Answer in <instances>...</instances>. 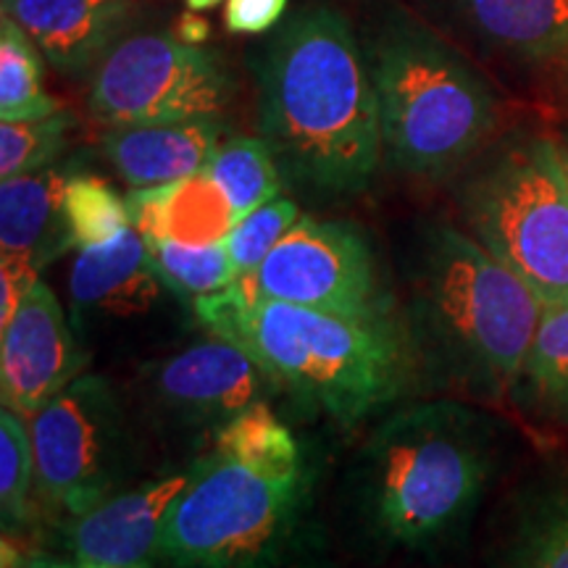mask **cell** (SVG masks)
Segmentation results:
<instances>
[{
    "instance_id": "obj_30",
    "label": "cell",
    "mask_w": 568,
    "mask_h": 568,
    "mask_svg": "<svg viewBox=\"0 0 568 568\" xmlns=\"http://www.w3.org/2000/svg\"><path fill=\"white\" fill-rule=\"evenodd\" d=\"M287 0H226V30L237 34H261L284 17Z\"/></svg>"
},
{
    "instance_id": "obj_26",
    "label": "cell",
    "mask_w": 568,
    "mask_h": 568,
    "mask_svg": "<svg viewBox=\"0 0 568 568\" xmlns=\"http://www.w3.org/2000/svg\"><path fill=\"white\" fill-rule=\"evenodd\" d=\"M34 450L24 418L3 408L0 414V510L3 537H13L32 521Z\"/></svg>"
},
{
    "instance_id": "obj_16",
    "label": "cell",
    "mask_w": 568,
    "mask_h": 568,
    "mask_svg": "<svg viewBox=\"0 0 568 568\" xmlns=\"http://www.w3.org/2000/svg\"><path fill=\"white\" fill-rule=\"evenodd\" d=\"M222 145L219 119L169 124L109 126L101 140L103 155L132 190L159 187L209 166Z\"/></svg>"
},
{
    "instance_id": "obj_8",
    "label": "cell",
    "mask_w": 568,
    "mask_h": 568,
    "mask_svg": "<svg viewBox=\"0 0 568 568\" xmlns=\"http://www.w3.org/2000/svg\"><path fill=\"white\" fill-rule=\"evenodd\" d=\"M232 92L230 71L203 45L145 32L116 42L98 63L88 109L105 126L193 122L219 119Z\"/></svg>"
},
{
    "instance_id": "obj_27",
    "label": "cell",
    "mask_w": 568,
    "mask_h": 568,
    "mask_svg": "<svg viewBox=\"0 0 568 568\" xmlns=\"http://www.w3.org/2000/svg\"><path fill=\"white\" fill-rule=\"evenodd\" d=\"M74 116L55 111L30 122H0V176L34 174L53 166L69 142Z\"/></svg>"
},
{
    "instance_id": "obj_13",
    "label": "cell",
    "mask_w": 568,
    "mask_h": 568,
    "mask_svg": "<svg viewBox=\"0 0 568 568\" xmlns=\"http://www.w3.org/2000/svg\"><path fill=\"white\" fill-rule=\"evenodd\" d=\"M88 366V353L74 337L63 305L45 282L21 303L0 329V397L3 408L30 418L67 389Z\"/></svg>"
},
{
    "instance_id": "obj_23",
    "label": "cell",
    "mask_w": 568,
    "mask_h": 568,
    "mask_svg": "<svg viewBox=\"0 0 568 568\" xmlns=\"http://www.w3.org/2000/svg\"><path fill=\"white\" fill-rule=\"evenodd\" d=\"M230 197L237 222L282 190L280 161L264 138H232L219 145L205 166Z\"/></svg>"
},
{
    "instance_id": "obj_24",
    "label": "cell",
    "mask_w": 568,
    "mask_h": 568,
    "mask_svg": "<svg viewBox=\"0 0 568 568\" xmlns=\"http://www.w3.org/2000/svg\"><path fill=\"white\" fill-rule=\"evenodd\" d=\"M155 268L172 295L195 297L222 293L240 280L224 243L182 245L172 240H145Z\"/></svg>"
},
{
    "instance_id": "obj_2",
    "label": "cell",
    "mask_w": 568,
    "mask_h": 568,
    "mask_svg": "<svg viewBox=\"0 0 568 568\" xmlns=\"http://www.w3.org/2000/svg\"><path fill=\"white\" fill-rule=\"evenodd\" d=\"M261 132L305 187L353 195L372 184L385 159L374 74L337 9H301L274 38L261 69Z\"/></svg>"
},
{
    "instance_id": "obj_22",
    "label": "cell",
    "mask_w": 568,
    "mask_h": 568,
    "mask_svg": "<svg viewBox=\"0 0 568 568\" xmlns=\"http://www.w3.org/2000/svg\"><path fill=\"white\" fill-rule=\"evenodd\" d=\"M61 111L42 88V53L30 34L0 13V122H30Z\"/></svg>"
},
{
    "instance_id": "obj_18",
    "label": "cell",
    "mask_w": 568,
    "mask_h": 568,
    "mask_svg": "<svg viewBox=\"0 0 568 568\" xmlns=\"http://www.w3.org/2000/svg\"><path fill=\"white\" fill-rule=\"evenodd\" d=\"M71 172L48 166L42 172L0 182V251L21 255L42 268L74 251L63 195Z\"/></svg>"
},
{
    "instance_id": "obj_28",
    "label": "cell",
    "mask_w": 568,
    "mask_h": 568,
    "mask_svg": "<svg viewBox=\"0 0 568 568\" xmlns=\"http://www.w3.org/2000/svg\"><path fill=\"white\" fill-rule=\"evenodd\" d=\"M297 219H301V211H297L295 201L280 195L240 219L224 240L226 251L237 266V274L247 276L264 264L266 255L280 245L284 234L293 230Z\"/></svg>"
},
{
    "instance_id": "obj_32",
    "label": "cell",
    "mask_w": 568,
    "mask_h": 568,
    "mask_svg": "<svg viewBox=\"0 0 568 568\" xmlns=\"http://www.w3.org/2000/svg\"><path fill=\"white\" fill-rule=\"evenodd\" d=\"M201 11H190L180 19V27H176V38L184 42H193V45H203L211 34V24L203 17H197Z\"/></svg>"
},
{
    "instance_id": "obj_17",
    "label": "cell",
    "mask_w": 568,
    "mask_h": 568,
    "mask_svg": "<svg viewBox=\"0 0 568 568\" xmlns=\"http://www.w3.org/2000/svg\"><path fill=\"white\" fill-rule=\"evenodd\" d=\"M126 209L132 226L145 240H172L182 245L224 243L237 224L230 197L205 169L159 187L132 190Z\"/></svg>"
},
{
    "instance_id": "obj_36",
    "label": "cell",
    "mask_w": 568,
    "mask_h": 568,
    "mask_svg": "<svg viewBox=\"0 0 568 568\" xmlns=\"http://www.w3.org/2000/svg\"><path fill=\"white\" fill-rule=\"evenodd\" d=\"M558 63H566V69H568V42H566L564 53H560V59H558Z\"/></svg>"
},
{
    "instance_id": "obj_1",
    "label": "cell",
    "mask_w": 568,
    "mask_h": 568,
    "mask_svg": "<svg viewBox=\"0 0 568 568\" xmlns=\"http://www.w3.org/2000/svg\"><path fill=\"white\" fill-rule=\"evenodd\" d=\"M308 464L268 400L213 435L159 539L161 568H290L305 542Z\"/></svg>"
},
{
    "instance_id": "obj_15",
    "label": "cell",
    "mask_w": 568,
    "mask_h": 568,
    "mask_svg": "<svg viewBox=\"0 0 568 568\" xmlns=\"http://www.w3.org/2000/svg\"><path fill=\"white\" fill-rule=\"evenodd\" d=\"M172 293L155 268L145 237L130 230L109 243L80 247L69 272L77 318H130L155 308Z\"/></svg>"
},
{
    "instance_id": "obj_19",
    "label": "cell",
    "mask_w": 568,
    "mask_h": 568,
    "mask_svg": "<svg viewBox=\"0 0 568 568\" xmlns=\"http://www.w3.org/2000/svg\"><path fill=\"white\" fill-rule=\"evenodd\" d=\"M493 568H568V468L518 493Z\"/></svg>"
},
{
    "instance_id": "obj_6",
    "label": "cell",
    "mask_w": 568,
    "mask_h": 568,
    "mask_svg": "<svg viewBox=\"0 0 568 568\" xmlns=\"http://www.w3.org/2000/svg\"><path fill=\"white\" fill-rule=\"evenodd\" d=\"M368 63L382 148L397 172L439 180L471 161L493 134L497 103L487 80L418 21L387 24Z\"/></svg>"
},
{
    "instance_id": "obj_25",
    "label": "cell",
    "mask_w": 568,
    "mask_h": 568,
    "mask_svg": "<svg viewBox=\"0 0 568 568\" xmlns=\"http://www.w3.org/2000/svg\"><path fill=\"white\" fill-rule=\"evenodd\" d=\"M69 232L80 247L101 245L132 226L126 197H119L109 182L95 174H71L63 195Z\"/></svg>"
},
{
    "instance_id": "obj_20",
    "label": "cell",
    "mask_w": 568,
    "mask_h": 568,
    "mask_svg": "<svg viewBox=\"0 0 568 568\" xmlns=\"http://www.w3.org/2000/svg\"><path fill=\"white\" fill-rule=\"evenodd\" d=\"M466 24L521 61H558L568 42V0H458Z\"/></svg>"
},
{
    "instance_id": "obj_37",
    "label": "cell",
    "mask_w": 568,
    "mask_h": 568,
    "mask_svg": "<svg viewBox=\"0 0 568 568\" xmlns=\"http://www.w3.org/2000/svg\"><path fill=\"white\" fill-rule=\"evenodd\" d=\"M560 142H564V145H566V148H568V130H566V132H564V138H560Z\"/></svg>"
},
{
    "instance_id": "obj_35",
    "label": "cell",
    "mask_w": 568,
    "mask_h": 568,
    "mask_svg": "<svg viewBox=\"0 0 568 568\" xmlns=\"http://www.w3.org/2000/svg\"><path fill=\"white\" fill-rule=\"evenodd\" d=\"M560 163H564V174L568 180V148L564 145V142H560Z\"/></svg>"
},
{
    "instance_id": "obj_3",
    "label": "cell",
    "mask_w": 568,
    "mask_h": 568,
    "mask_svg": "<svg viewBox=\"0 0 568 568\" xmlns=\"http://www.w3.org/2000/svg\"><path fill=\"white\" fill-rule=\"evenodd\" d=\"M211 335L251 355L303 408L353 426L408 393L422 366L410 326L393 314L343 316L266 301L237 282L195 297Z\"/></svg>"
},
{
    "instance_id": "obj_11",
    "label": "cell",
    "mask_w": 568,
    "mask_h": 568,
    "mask_svg": "<svg viewBox=\"0 0 568 568\" xmlns=\"http://www.w3.org/2000/svg\"><path fill=\"white\" fill-rule=\"evenodd\" d=\"M140 389L166 422L216 435L245 408L268 400L276 385L243 347L211 335L142 366Z\"/></svg>"
},
{
    "instance_id": "obj_5",
    "label": "cell",
    "mask_w": 568,
    "mask_h": 568,
    "mask_svg": "<svg viewBox=\"0 0 568 568\" xmlns=\"http://www.w3.org/2000/svg\"><path fill=\"white\" fill-rule=\"evenodd\" d=\"M410 335L422 366L468 395H510L545 303L479 240L432 224L410 272Z\"/></svg>"
},
{
    "instance_id": "obj_31",
    "label": "cell",
    "mask_w": 568,
    "mask_h": 568,
    "mask_svg": "<svg viewBox=\"0 0 568 568\" xmlns=\"http://www.w3.org/2000/svg\"><path fill=\"white\" fill-rule=\"evenodd\" d=\"M3 568H53V558L48 552H27V556H19L11 539H3Z\"/></svg>"
},
{
    "instance_id": "obj_21",
    "label": "cell",
    "mask_w": 568,
    "mask_h": 568,
    "mask_svg": "<svg viewBox=\"0 0 568 568\" xmlns=\"http://www.w3.org/2000/svg\"><path fill=\"white\" fill-rule=\"evenodd\" d=\"M510 397L529 414L568 424V303L545 305Z\"/></svg>"
},
{
    "instance_id": "obj_14",
    "label": "cell",
    "mask_w": 568,
    "mask_h": 568,
    "mask_svg": "<svg viewBox=\"0 0 568 568\" xmlns=\"http://www.w3.org/2000/svg\"><path fill=\"white\" fill-rule=\"evenodd\" d=\"M40 48L42 59L67 77H82L116 45L134 13L132 0H0Z\"/></svg>"
},
{
    "instance_id": "obj_33",
    "label": "cell",
    "mask_w": 568,
    "mask_h": 568,
    "mask_svg": "<svg viewBox=\"0 0 568 568\" xmlns=\"http://www.w3.org/2000/svg\"><path fill=\"white\" fill-rule=\"evenodd\" d=\"M53 568H119V566H101V564H84V560L63 558V556H51Z\"/></svg>"
},
{
    "instance_id": "obj_9",
    "label": "cell",
    "mask_w": 568,
    "mask_h": 568,
    "mask_svg": "<svg viewBox=\"0 0 568 568\" xmlns=\"http://www.w3.org/2000/svg\"><path fill=\"white\" fill-rule=\"evenodd\" d=\"M34 497L59 518L90 508L116 487L126 460V416L116 387L82 374L30 416Z\"/></svg>"
},
{
    "instance_id": "obj_29",
    "label": "cell",
    "mask_w": 568,
    "mask_h": 568,
    "mask_svg": "<svg viewBox=\"0 0 568 568\" xmlns=\"http://www.w3.org/2000/svg\"><path fill=\"white\" fill-rule=\"evenodd\" d=\"M40 272L42 268L21 255H3L0 261V329L9 326L11 318L17 316L21 303L40 282Z\"/></svg>"
},
{
    "instance_id": "obj_7",
    "label": "cell",
    "mask_w": 568,
    "mask_h": 568,
    "mask_svg": "<svg viewBox=\"0 0 568 568\" xmlns=\"http://www.w3.org/2000/svg\"><path fill=\"white\" fill-rule=\"evenodd\" d=\"M458 201L471 237L539 301L568 303V180L558 140L529 134L503 142L468 176Z\"/></svg>"
},
{
    "instance_id": "obj_10",
    "label": "cell",
    "mask_w": 568,
    "mask_h": 568,
    "mask_svg": "<svg viewBox=\"0 0 568 568\" xmlns=\"http://www.w3.org/2000/svg\"><path fill=\"white\" fill-rule=\"evenodd\" d=\"M237 284L266 301L343 316L393 314L372 245L345 222L301 216L253 274Z\"/></svg>"
},
{
    "instance_id": "obj_4",
    "label": "cell",
    "mask_w": 568,
    "mask_h": 568,
    "mask_svg": "<svg viewBox=\"0 0 568 568\" xmlns=\"http://www.w3.org/2000/svg\"><path fill=\"white\" fill-rule=\"evenodd\" d=\"M500 453V424L485 410L450 397L408 403L382 418L355 460L361 521L385 548H445L477 516Z\"/></svg>"
},
{
    "instance_id": "obj_12",
    "label": "cell",
    "mask_w": 568,
    "mask_h": 568,
    "mask_svg": "<svg viewBox=\"0 0 568 568\" xmlns=\"http://www.w3.org/2000/svg\"><path fill=\"white\" fill-rule=\"evenodd\" d=\"M197 458L180 471L113 489L74 516L59 518L55 548L63 558L119 568H155L159 539L176 497L195 477Z\"/></svg>"
},
{
    "instance_id": "obj_34",
    "label": "cell",
    "mask_w": 568,
    "mask_h": 568,
    "mask_svg": "<svg viewBox=\"0 0 568 568\" xmlns=\"http://www.w3.org/2000/svg\"><path fill=\"white\" fill-rule=\"evenodd\" d=\"M184 3H187L190 11H209L213 6L222 3V0H184Z\"/></svg>"
}]
</instances>
